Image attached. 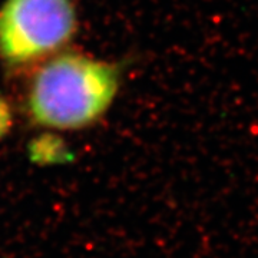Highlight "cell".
Returning a JSON list of instances; mask_svg holds the SVG:
<instances>
[{"label": "cell", "mask_w": 258, "mask_h": 258, "mask_svg": "<svg viewBox=\"0 0 258 258\" xmlns=\"http://www.w3.org/2000/svg\"><path fill=\"white\" fill-rule=\"evenodd\" d=\"M76 29L74 0H8L0 9V59L22 66L56 53Z\"/></svg>", "instance_id": "cell-2"}, {"label": "cell", "mask_w": 258, "mask_h": 258, "mask_svg": "<svg viewBox=\"0 0 258 258\" xmlns=\"http://www.w3.org/2000/svg\"><path fill=\"white\" fill-rule=\"evenodd\" d=\"M118 88L119 69L115 64L66 52L49 59L35 74L26 106L40 126L81 129L108 111Z\"/></svg>", "instance_id": "cell-1"}]
</instances>
